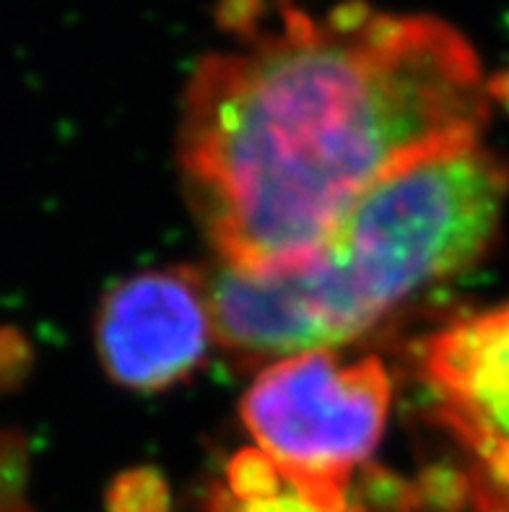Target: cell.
Here are the masks:
<instances>
[{"label": "cell", "instance_id": "7", "mask_svg": "<svg viewBox=\"0 0 509 512\" xmlns=\"http://www.w3.org/2000/svg\"><path fill=\"white\" fill-rule=\"evenodd\" d=\"M164 484L154 471H133L117 479L112 489L115 512H164Z\"/></svg>", "mask_w": 509, "mask_h": 512}, {"label": "cell", "instance_id": "5", "mask_svg": "<svg viewBox=\"0 0 509 512\" xmlns=\"http://www.w3.org/2000/svg\"><path fill=\"white\" fill-rule=\"evenodd\" d=\"M97 354L117 385L164 390L198 370L216 338L203 271L156 268L104 294Z\"/></svg>", "mask_w": 509, "mask_h": 512}, {"label": "cell", "instance_id": "1", "mask_svg": "<svg viewBox=\"0 0 509 512\" xmlns=\"http://www.w3.org/2000/svg\"><path fill=\"white\" fill-rule=\"evenodd\" d=\"M232 47L187 81L177 154L187 198L239 273L307 258L372 185L481 141L489 86L447 21L346 0L255 24L234 3Z\"/></svg>", "mask_w": 509, "mask_h": 512}, {"label": "cell", "instance_id": "3", "mask_svg": "<svg viewBox=\"0 0 509 512\" xmlns=\"http://www.w3.org/2000/svg\"><path fill=\"white\" fill-rule=\"evenodd\" d=\"M413 375L445 461L413 481L377 476L372 512H509V299L421 338Z\"/></svg>", "mask_w": 509, "mask_h": 512}, {"label": "cell", "instance_id": "4", "mask_svg": "<svg viewBox=\"0 0 509 512\" xmlns=\"http://www.w3.org/2000/svg\"><path fill=\"white\" fill-rule=\"evenodd\" d=\"M390 403L393 383L380 359L343 362L317 349L265 367L239 414L294 487L346 510L356 505L351 481L380 445Z\"/></svg>", "mask_w": 509, "mask_h": 512}, {"label": "cell", "instance_id": "6", "mask_svg": "<svg viewBox=\"0 0 509 512\" xmlns=\"http://www.w3.org/2000/svg\"><path fill=\"white\" fill-rule=\"evenodd\" d=\"M208 512H367L356 502L354 507L336 510L312 500L310 494L294 487L284 471L260 453L258 448H245L234 455L224 468L221 481H216Z\"/></svg>", "mask_w": 509, "mask_h": 512}, {"label": "cell", "instance_id": "2", "mask_svg": "<svg viewBox=\"0 0 509 512\" xmlns=\"http://www.w3.org/2000/svg\"><path fill=\"white\" fill-rule=\"evenodd\" d=\"M507 198V162L481 141L408 164L294 266L203 271L216 338L232 357L271 362L361 336L484 258Z\"/></svg>", "mask_w": 509, "mask_h": 512}]
</instances>
